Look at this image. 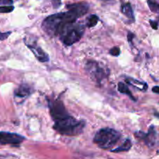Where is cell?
Wrapping results in <instances>:
<instances>
[{"label":"cell","mask_w":159,"mask_h":159,"mask_svg":"<svg viewBox=\"0 0 159 159\" xmlns=\"http://www.w3.org/2000/svg\"><path fill=\"white\" fill-rule=\"evenodd\" d=\"M135 138H138L139 140L144 141L145 144L147 146H153L155 143L156 139V132L154 130V126H151L148 130V133H144L143 131H137L134 134Z\"/></svg>","instance_id":"cell-8"},{"label":"cell","mask_w":159,"mask_h":159,"mask_svg":"<svg viewBox=\"0 0 159 159\" xmlns=\"http://www.w3.org/2000/svg\"><path fill=\"white\" fill-rule=\"evenodd\" d=\"M154 115H155V116H157V117L159 118V113H155V114H154Z\"/></svg>","instance_id":"cell-26"},{"label":"cell","mask_w":159,"mask_h":159,"mask_svg":"<svg viewBox=\"0 0 159 159\" xmlns=\"http://www.w3.org/2000/svg\"><path fill=\"white\" fill-rule=\"evenodd\" d=\"M152 92H153V93H156V94H159V86L156 85V86L153 87Z\"/></svg>","instance_id":"cell-25"},{"label":"cell","mask_w":159,"mask_h":159,"mask_svg":"<svg viewBox=\"0 0 159 159\" xmlns=\"http://www.w3.org/2000/svg\"><path fill=\"white\" fill-rule=\"evenodd\" d=\"M118 90L120 93H123V94L127 95L128 96H129L131 99H132L133 101H136V99H134L133 96L131 93L130 90H129L128 85H126V84L123 83V82H118Z\"/></svg>","instance_id":"cell-15"},{"label":"cell","mask_w":159,"mask_h":159,"mask_svg":"<svg viewBox=\"0 0 159 159\" xmlns=\"http://www.w3.org/2000/svg\"><path fill=\"white\" fill-rule=\"evenodd\" d=\"M121 138V134L112 128H102L98 130L94 138V142L101 149H111Z\"/></svg>","instance_id":"cell-3"},{"label":"cell","mask_w":159,"mask_h":159,"mask_svg":"<svg viewBox=\"0 0 159 159\" xmlns=\"http://www.w3.org/2000/svg\"><path fill=\"white\" fill-rule=\"evenodd\" d=\"M134 37H135V35H134L132 32H128L127 39H128V41H129V43H132V39H133Z\"/></svg>","instance_id":"cell-24"},{"label":"cell","mask_w":159,"mask_h":159,"mask_svg":"<svg viewBox=\"0 0 159 159\" xmlns=\"http://www.w3.org/2000/svg\"><path fill=\"white\" fill-rule=\"evenodd\" d=\"M48 107L50 110V115L54 122L70 115L67 112L66 109L65 108L63 102L59 99L48 101Z\"/></svg>","instance_id":"cell-6"},{"label":"cell","mask_w":159,"mask_h":159,"mask_svg":"<svg viewBox=\"0 0 159 159\" xmlns=\"http://www.w3.org/2000/svg\"><path fill=\"white\" fill-rule=\"evenodd\" d=\"M85 69L90 79L100 85L108 75V71L94 61H88L85 65Z\"/></svg>","instance_id":"cell-5"},{"label":"cell","mask_w":159,"mask_h":159,"mask_svg":"<svg viewBox=\"0 0 159 159\" xmlns=\"http://www.w3.org/2000/svg\"><path fill=\"white\" fill-rule=\"evenodd\" d=\"M99 18L97 15H90L88 18L87 19V21H86V26L88 28L94 27V26H96L97 23H98Z\"/></svg>","instance_id":"cell-16"},{"label":"cell","mask_w":159,"mask_h":159,"mask_svg":"<svg viewBox=\"0 0 159 159\" xmlns=\"http://www.w3.org/2000/svg\"><path fill=\"white\" fill-rule=\"evenodd\" d=\"M33 89L29 85L26 84H22L20 85L17 89L14 92V96L17 99H21V102H23L24 99L29 97L31 94L32 93Z\"/></svg>","instance_id":"cell-11"},{"label":"cell","mask_w":159,"mask_h":159,"mask_svg":"<svg viewBox=\"0 0 159 159\" xmlns=\"http://www.w3.org/2000/svg\"><path fill=\"white\" fill-rule=\"evenodd\" d=\"M14 9V6L12 5L9 6H0V13H8V12H12Z\"/></svg>","instance_id":"cell-18"},{"label":"cell","mask_w":159,"mask_h":159,"mask_svg":"<svg viewBox=\"0 0 159 159\" xmlns=\"http://www.w3.org/2000/svg\"><path fill=\"white\" fill-rule=\"evenodd\" d=\"M30 50L32 51L36 58L40 62H47L49 61V57L48 54L44 51V50L40 46L37 44V43H25Z\"/></svg>","instance_id":"cell-9"},{"label":"cell","mask_w":159,"mask_h":159,"mask_svg":"<svg viewBox=\"0 0 159 159\" xmlns=\"http://www.w3.org/2000/svg\"><path fill=\"white\" fill-rule=\"evenodd\" d=\"M147 5L150 10L155 13H159V3L154 0H147Z\"/></svg>","instance_id":"cell-17"},{"label":"cell","mask_w":159,"mask_h":159,"mask_svg":"<svg viewBox=\"0 0 159 159\" xmlns=\"http://www.w3.org/2000/svg\"><path fill=\"white\" fill-rule=\"evenodd\" d=\"M85 127V121L78 120L73 116H69L55 121L53 128L62 135L77 136L80 134Z\"/></svg>","instance_id":"cell-2"},{"label":"cell","mask_w":159,"mask_h":159,"mask_svg":"<svg viewBox=\"0 0 159 159\" xmlns=\"http://www.w3.org/2000/svg\"><path fill=\"white\" fill-rule=\"evenodd\" d=\"M109 53H110L111 55L114 56V57H117V56H118L120 54L119 48H118V47H114V48H112L110 50Z\"/></svg>","instance_id":"cell-19"},{"label":"cell","mask_w":159,"mask_h":159,"mask_svg":"<svg viewBox=\"0 0 159 159\" xmlns=\"http://www.w3.org/2000/svg\"><path fill=\"white\" fill-rule=\"evenodd\" d=\"M25 140L24 137L15 133L0 132V144H12L17 145Z\"/></svg>","instance_id":"cell-7"},{"label":"cell","mask_w":159,"mask_h":159,"mask_svg":"<svg viewBox=\"0 0 159 159\" xmlns=\"http://www.w3.org/2000/svg\"><path fill=\"white\" fill-rule=\"evenodd\" d=\"M79 18L73 11L53 14L45 19L41 24L42 29L48 35L58 37L63 27L67 24L74 23Z\"/></svg>","instance_id":"cell-1"},{"label":"cell","mask_w":159,"mask_h":159,"mask_svg":"<svg viewBox=\"0 0 159 159\" xmlns=\"http://www.w3.org/2000/svg\"><path fill=\"white\" fill-rule=\"evenodd\" d=\"M121 12L123 15L126 16L127 18L130 19L132 21H134V14H133V10H132V8L131 6L130 3L126 2L123 3L121 6Z\"/></svg>","instance_id":"cell-12"},{"label":"cell","mask_w":159,"mask_h":159,"mask_svg":"<svg viewBox=\"0 0 159 159\" xmlns=\"http://www.w3.org/2000/svg\"><path fill=\"white\" fill-rule=\"evenodd\" d=\"M132 148V141L129 139H126L124 141V142L121 144L120 146H118V148L115 149H112L111 152H115V153H119V152H128V151L130 150V148Z\"/></svg>","instance_id":"cell-14"},{"label":"cell","mask_w":159,"mask_h":159,"mask_svg":"<svg viewBox=\"0 0 159 159\" xmlns=\"http://www.w3.org/2000/svg\"><path fill=\"white\" fill-rule=\"evenodd\" d=\"M85 31V26L76 22L67 24L59 33V36L62 43L66 46H71L81 39Z\"/></svg>","instance_id":"cell-4"},{"label":"cell","mask_w":159,"mask_h":159,"mask_svg":"<svg viewBox=\"0 0 159 159\" xmlns=\"http://www.w3.org/2000/svg\"><path fill=\"white\" fill-rule=\"evenodd\" d=\"M150 24H151V27L153 28L154 30H157L158 28V22L157 21H154V20H150Z\"/></svg>","instance_id":"cell-22"},{"label":"cell","mask_w":159,"mask_h":159,"mask_svg":"<svg viewBox=\"0 0 159 159\" xmlns=\"http://www.w3.org/2000/svg\"><path fill=\"white\" fill-rule=\"evenodd\" d=\"M12 0H0V5H12Z\"/></svg>","instance_id":"cell-23"},{"label":"cell","mask_w":159,"mask_h":159,"mask_svg":"<svg viewBox=\"0 0 159 159\" xmlns=\"http://www.w3.org/2000/svg\"><path fill=\"white\" fill-rule=\"evenodd\" d=\"M11 34L10 31L6 33H1L0 32V40H4L9 37V36Z\"/></svg>","instance_id":"cell-21"},{"label":"cell","mask_w":159,"mask_h":159,"mask_svg":"<svg viewBox=\"0 0 159 159\" xmlns=\"http://www.w3.org/2000/svg\"><path fill=\"white\" fill-rule=\"evenodd\" d=\"M126 82H127L128 84H129V85H132V86L137 87V88L140 90L146 91L147 89V83H145V82H140V81L137 80V79H131V78H127V79H126Z\"/></svg>","instance_id":"cell-13"},{"label":"cell","mask_w":159,"mask_h":159,"mask_svg":"<svg viewBox=\"0 0 159 159\" xmlns=\"http://www.w3.org/2000/svg\"><path fill=\"white\" fill-rule=\"evenodd\" d=\"M51 3L54 9H58L62 4V0H51Z\"/></svg>","instance_id":"cell-20"},{"label":"cell","mask_w":159,"mask_h":159,"mask_svg":"<svg viewBox=\"0 0 159 159\" xmlns=\"http://www.w3.org/2000/svg\"><path fill=\"white\" fill-rule=\"evenodd\" d=\"M65 7L69 10L73 11L78 17H81L85 15L89 9L88 4L85 2H78L73 3V4H69L66 5Z\"/></svg>","instance_id":"cell-10"}]
</instances>
